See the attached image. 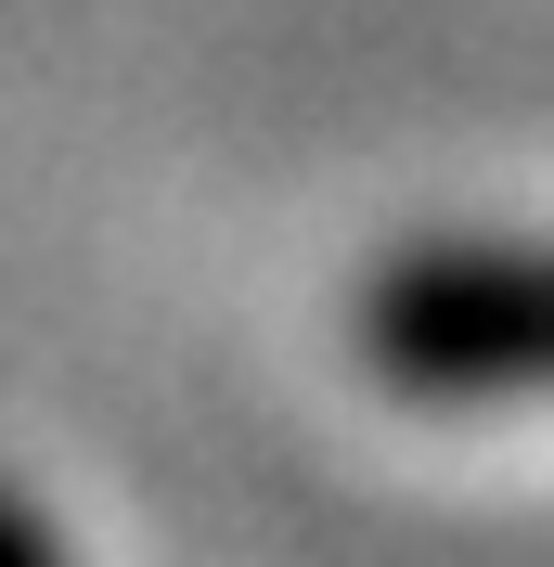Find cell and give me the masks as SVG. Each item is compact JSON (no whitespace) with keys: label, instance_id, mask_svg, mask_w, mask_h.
Segmentation results:
<instances>
[{"label":"cell","instance_id":"6da1fadb","mask_svg":"<svg viewBox=\"0 0 554 567\" xmlns=\"http://www.w3.org/2000/svg\"><path fill=\"white\" fill-rule=\"evenodd\" d=\"M348 349L413 413H490V400H554V246H490V233H425L375 258L348 297Z\"/></svg>","mask_w":554,"mask_h":567},{"label":"cell","instance_id":"7a4b0ae2","mask_svg":"<svg viewBox=\"0 0 554 567\" xmlns=\"http://www.w3.org/2000/svg\"><path fill=\"white\" fill-rule=\"evenodd\" d=\"M0 567H78V542H65V516L27 491V477H0Z\"/></svg>","mask_w":554,"mask_h":567}]
</instances>
